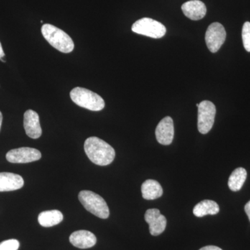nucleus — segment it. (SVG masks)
Listing matches in <instances>:
<instances>
[{
    "label": "nucleus",
    "instance_id": "obj_23",
    "mask_svg": "<svg viewBox=\"0 0 250 250\" xmlns=\"http://www.w3.org/2000/svg\"><path fill=\"white\" fill-rule=\"evenodd\" d=\"M5 54L4 50H3L2 46H1V42H0V60L4 57Z\"/></svg>",
    "mask_w": 250,
    "mask_h": 250
},
{
    "label": "nucleus",
    "instance_id": "obj_5",
    "mask_svg": "<svg viewBox=\"0 0 250 250\" xmlns=\"http://www.w3.org/2000/svg\"><path fill=\"white\" fill-rule=\"evenodd\" d=\"M131 30L136 34L153 39H161L166 33V28L164 24L149 18H141L136 21L133 24Z\"/></svg>",
    "mask_w": 250,
    "mask_h": 250
},
{
    "label": "nucleus",
    "instance_id": "obj_11",
    "mask_svg": "<svg viewBox=\"0 0 250 250\" xmlns=\"http://www.w3.org/2000/svg\"><path fill=\"white\" fill-rule=\"evenodd\" d=\"M24 128L26 134L33 139H37L42 134L39 116L33 110H27L24 114Z\"/></svg>",
    "mask_w": 250,
    "mask_h": 250
},
{
    "label": "nucleus",
    "instance_id": "obj_20",
    "mask_svg": "<svg viewBox=\"0 0 250 250\" xmlns=\"http://www.w3.org/2000/svg\"><path fill=\"white\" fill-rule=\"evenodd\" d=\"M19 247V241L16 239L6 240L0 243V250H18Z\"/></svg>",
    "mask_w": 250,
    "mask_h": 250
},
{
    "label": "nucleus",
    "instance_id": "obj_13",
    "mask_svg": "<svg viewBox=\"0 0 250 250\" xmlns=\"http://www.w3.org/2000/svg\"><path fill=\"white\" fill-rule=\"evenodd\" d=\"M70 242L72 246L80 249H88L96 244L97 238L93 233L86 230L75 231L70 235Z\"/></svg>",
    "mask_w": 250,
    "mask_h": 250
},
{
    "label": "nucleus",
    "instance_id": "obj_17",
    "mask_svg": "<svg viewBox=\"0 0 250 250\" xmlns=\"http://www.w3.org/2000/svg\"><path fill=\"white\" fill-rule=\"evenodd\" d=\"M220 211V207L213 200H205L195 206L193 214L198 218H202L207 215H216Z\"/></svg>",
    "mask_w": 250,
    "mask_h": 250
},
{
    "label": "nucleus",
    "instance_id": "obj_3",
    "mask_svg": "<svg viewBox=\"0 0 250 250\" xmlns=\"http://www.w3.org/2000/svg\"><path fill=\"white\" fill-rule=\"evenodd\" d=\"M70 98L81 107L93 111H100L105 106L103 98L91 90L76 87L70 92Z\"/></svg>",
    "mask_w": 250,
    "mask_h": 250
},
{
    "label": "nucleus",
    "instance_id": "obj_22",
    "mask_svg": "<svg viewBox=\"0 0 250 250\" xmlns=\"http://www.w3.org/2000/svg\"><path fill=\"white\" fill-rule=\"evenodd\" d=\"M245 210H246V214L248 215V218L250 221V200L245 206Z\"/></svg>",
    "mask_w": 250,
    "mask_h": 250
},
{
    "label": "nucleus",
    "instance_id": "obj_1",
    "mask_svg": "<svg viewBox=\"0 0 250 250\" xmlns=\"http://www.w3.org/2000/svg\"><path fill=\"white\" fill-rule=\"evenodd\" d=\"M85 154L93 164L100 166L109 165L116 156L114 149L98 137H90L84 143Z\"/></svg>",
    "mask_w": 250,
    "mask_h": 250
},
{
    "label": "nucleus",
    "instance_id": "obj_24",
    "mask_svg": "<svg viewBox=\"0 0 250 250\" xmlns=\"http://www.w3.org/2000/svg\"><path fill=\"white\" fill-rule=\"evenodd\" d=\"M3 116L1 112L0 111V129H1V124H2Z\"/></svg>",
    "mask_w": 250,
    "mask_h": 250
},
{
    "label": "nucleus",
    "instance_id": "obj_14",
    "mask_svg": "<svg viewBox=\"0 0 250 250\" xmlns=\"http://www.w3.org/2000/svg\"><path fill=\"white\" fill-rule=\"evenodd\" d=\"M23 186L24 180L19 174L11 172H0V192L18 190Z\"/></svg>",
    "mask_w": 250,
    "mask_h": 250
},
{
    "label": "nucleus",
    "instance_id": "obj_18",
    "mask_svg": "<svg viewBox=\"0 0 250 250\" xmlns=\"http://www.w3.org/2000/svg\"><path fill=\"white\" fill-rule=\"evenodd\" d=\"M247 171L243 167H238L233 170L228 181V186L232 191H238L243 187L247 178Z\"/></svg>",
    "mask_w": 250,
    "mask_h": 250
},
{
    "label": "nucleus",
    "instance_id": "obj_19",
    "mask_svg": "<svg viewBox=\"0 0 250 250\" xmlns=\"http://www.w3.org/2000/svg\"><path fill=\"white\" fill-rule=\"evenodd\" d=\"M242 39L243 45L247 52H250V22H246L243 24L242 29Z\"/></svg>",
    "mask_w": 250,
    "mask_h": 250
},
{
    "label": "nucleus",
    "instance_id": "obj_10",
    "mask_svg": "<svg viewBox=\"0 0 250 250\" xmlns=\"http://www.w3.org/2000/svg\"><path fill=\"white\" fill-rule=\"evenodd\" d=\"M174 123L170 116L161 120L156 128L155 134L158 142L164 146H169L174 139Z\"/></svg>",
    "mask_w": 250,
    "mask_h": 250
},
{
    "label": "nucleus",
    "instance_id": "obj_2",
    "mask_svg": "<svg viewBox=\"0 0 250 250\" xmlns=\"http://www.w3.org/2000/svg\"><path fill=\"white\" fill-rule=\"evenodd\" d=\"M41 32L45 40L57 50L62 53H70L73 51L75 45L71 37L59 28L45 24L41 28Z\"/></svg>",
    "mask_w": 250,
    "mask_h": 250
},
{
    "label": "nucleus",
    "instance_id": "obj_6",
    "mask_svg": "<svg viewBox=\"0 0 250 250\" xmlns=\"http://www.w3.org/2000/svg\"><path fill=\"white\" fill-rule=\"evenodd\" d=\"M197 128L202 134L209 132L214 124L216 108L214 104L210 101H202L199 104Z\"/></svg>",
    "mask_w": 250,
    "mask_h": 250
},
{
    "label": "nucleus",
    "instance_id": "obj_15",
    "mask_svg": "<svg viewBox=\"0 0 250 250\" xmlns=\"http://www.w3.org/2000/svg\"><path fill=\"white\" fill-rule=\"evenodd\" d=\"M141 192L143 198L153 200L162 196L163 188L157 181L147 179L142 184Z\"/></svg>",
    "mask_w": 250,
    "mask_h": 250
},
{
    "label": "nucleus",
    "instance_id": "obj_21",
    "mask_svg": "<svg viewBox=\"0 0 250 250\" xmlns=\"http://www.w3.org/2000/svg\"><path fill=\"white\" fill-rule=\"evenodd\" d=\"M200 250H223L221 248H218L217 246H205L204 248H201Z\"/></svg>",
    "mask_w": 250,
    "mask_h": 250
},
{
    "label": "nucleus",
    "instance_id": "obj_4",
    "mask_svg": "<svg viewBox=\"0 0 250 250\" xmlns=\"http://www.w3.org/2000/svg\"><path fill=\"white\" fill-rule=\"evenodd\" d=\"M79 200L85 209L95 216L106 219L109 216V208L103 197L90 190H82L79 194Z\"/></svg>",
    "mask_w": 250,
    "mask_h": 250
},
{
    "label": "nucleus",
    "instance_id": "obj_25",
    "mask_svg": "<svg viewBox=\"0 0 250 250\" xmlns=\"http://www.w3.org/2000/svg\"><path fill=\"white\" fill-rule=\"evenodd\" d=\"M196 106H197V107H198V106H199V104H197Z\"/></svg>",
    "mask_w": 250,
    "mask_h": 250
},
{
    "label": "nucleus",
    "instance_id": "obj_12",
    "mask_svg": "<svg viewBox=\"0 0 250 250\" xmlns=\"http://www.w3.org/2000/svg\"><path fill=\"white\" fill-rule=\"evenodd\" d=\"M184 14L192 21H200L207 14L206 5L200 0H190L182 6Z\"/></svg>",
    "mask_w": 250,
    "mask_h": 250
},
{
    "label": "nucleus",
    "instance_id": "obj_9",
    "mask_svg": "<svg viewBox=\"0 0 250 250\" xmlns=\"http://www.w3.org/2000/svg\"><path fill=\"white\" fill-rule=\"evenodd\" d=\"M145 220L149 225V232L152 236H159L165 231L167 220L157 208L148 209L145 214Z\"/></svg>",
    "mask_w": 250,
    "mask_h": 250
},
{
    "label": "nucleus",
    "instance_id": "obj_16",
    "mask_svg": "<svg viewBox=\"0 0 250 250\" xmlns=\"http://www.w3.org/2000/svg\"><path fill=\"white\" fill-rule=\"evenodd\" d=\"M63 215L58 210H46L42 212L38 217V220L41 226L51 228L62 223Z\"/></svg>",
    "mask_w": 250,
    "mask_h": 250
},
{
    "label": "nucleus",
    "instance_id": "obj_7",
    "mask_svg": "<svg viewBox=\"0 0 250 250\" xmlns=\"http://www.w3.org/2000/svg\"><path fill=\"white\" fill-rule=\"evenodd\" d=\"M226 31L223 24L213 22L206 31L205 41L207 47L212 53L218 52L226 39Z\"/></svg>",
    "mask_w": 250,
    "mask_h": 250
},
{
    "label": "nucleus",
    "instance_id": "obj_8",
    "mask_svg": "<svg viewBox=\"0 0 250 250\" xmlns=\"http://www.w3.org/2000/svg\"><path fill=\"white\" fill-rule=\"evenodd\" d=\"M6 160L13 164H27L39 160L41 153L38 149L31 147H21L7 152Z\"/></svg>",
    "mask_w": 250,
    "mask_h": 250
}]
</instances>
